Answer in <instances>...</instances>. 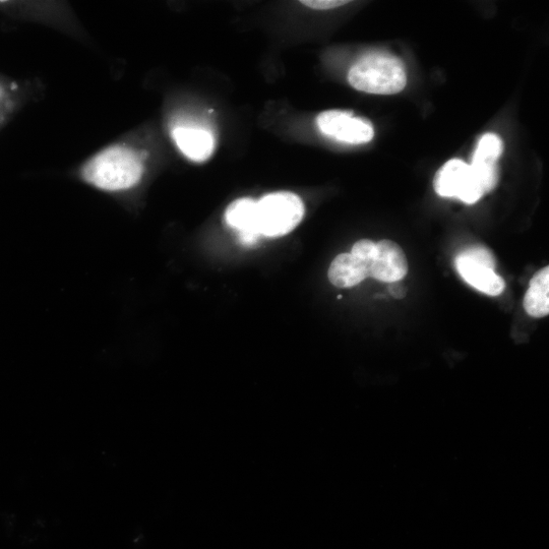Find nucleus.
Wrapping results in <instances>:
<instances>
[{
  "instance_id": "15",
  "label": "nucleus",
  "mask_w": 549,
  "mask_h": 549,
  "mask_svg": "<svg viewBox=\"0 0 549 549\" xmlns=\"http://www.w3.org/2000/svg\"><path fill=\"white\" fill-rule=\"evenodd\" d=\"M348 3L349 2H343V0H305V2H301L302 5L319 11L333 10L345 6Z\"/></svg>"
},
{
  "instance_id": "10",
  "label": "nucleus",
  "mask_w": 549,
  "mask_h": 549,
  "mask_svg": "<svg viewBox=\"0 0 549 549\" xmlns=\"http://www.w3.org/2000/svg\"><path fill=\"white\" fill-rule=\"evenodd\" d=\"M456 268L461 277L472 287L491 296L503 293L506 283L495 270L458 256Z\"/></svg>"
},
{
  "instance_id": "4",
  "label": "nucleus",
  "mask_w": 549,
  "mask_h": 549,
  "mask_svg": "<svg viewBox=\"0 0 549 549\" xmlns=\"http://www.w3.org/2000/svg\"><path fill=\"white\" fill-rule=\"evenodd\" d=\"M434 187L439 196L458 198L469 205L475 204L484 195L470 165L459 159L448 161L438 171Z\"/></svg>"
},
{
  "instance_id": "12",
  "label": "nucleus",
  "mask_w": 549,
  "mask_h": 549,
  "mask_svg": "<svg viewBox=\"0 0 549 549\" xmlns=\"http://www.w3.org/2000/svg\"><path fill=\"white\" fill-rule=\"evenodd\" d=\"M524 309L533 318H543L549 313V268L537 272L530 281L524 297Z\"/></svg>"
},
{
  "instance_id": "2",
  "label": "nucleus",
  "mask_w": 549,
  "mask_h": 549,
  "mask_svg": "<svg viewBox=\"0 0 549 549\" xmlns=\"http://www.w3.org/2000/svg\"><path fill=\"white\" fill-rule=\"evenodd\" d=\"M348 81L354 89L361 92L393 95L406 87L407 76L398 57L375 53L356 61L349 71Z\"/></svg>"
},
{
  "instance_id": "13",
  "label": "nucleus",
  "mask_w": 549,
  "mask_h": 549,
  "mask_svg": "<svg viewBox=\"0 0 549 549\" xmlns=\"http://www.w3.org/2000/svg\"><path fill=\"white\" fill-rule=\"evenodd\" d=\"M463 258H466L474 263L484 265L488 268L495 270L496 261L495 257L490 250H487L480 246L470 247L465 249L460 255Z\"/></svg>"
},
{
  "instance_id": "8",
  "label": "nucleus",
  "mask_w": 549,
  "mask_h": 549,
  "mask_svg": "<svg viewBox=\"0 0 549 549\" xmlns=\"http://www.w3.org/2000/svg\"><path fill=\"white\" fill-rule=\"evenodd\" d=\"M227 224L239 231V239L246 246H252L261 236L258 224V202L239 199L231 203L225 213Z\"/></svg>"
},
{
  "instance_id": "9",
  "label": "nucleus",
  "mask_w": 549,
  "mask_h": 549,
  "mask_svg": "<svg viewBox=\"0 0 549 549\" xmlns=\"http://www.w3.org/2000/svg\"><path fill=\"white\" fill-rule=\"evenodd\" d=\"M171 137L180 152L195 162L206 161L213 154L215 141L209 131L192 126H177L173 128Z\"/></svg>"
},
{
  "instance_id": "1",
  "label": "nucleus",
  "mask_w": 549,
  "mask_h": 549,
  "mask_svg": "<svg viewBox=\"0 0 549 549\" xmlns=\"http://www.w3.org/2000/svg\"><path fill=\"white\" fill-rule=\"evenodd\" d=\"M145 173L142 154L126 145L109 146L89 159L81 169L88 185L104 193H126L136 188Z\"/></svg>"
},
{
  "instance_id": "14",
  "label": "nucleus",
  "mask_w": 549,
  "mask_h": 549,
  "mask_svg": "<svg viewBox=\"0 0 549 549\" xmlns=\"http://www.w3.org/2000/svg\"><path fill=\"white\" fill-rule=\"evenodd\" d=\"M376 252L377 243L369 239H362L354 244L350 254L368 264L370 268H372Z\"/></svg>"
},
{
  "instance_id": "16",
  "label": "nucleus",
  "mask_w": 549,
  "mask_h": 549,
  "mask_svg": "<svg viewBox=\"0 0 549 549\" xmlns=\"http://www.w3.org/2000/svg\"><path fill=\"white\" fill-rule=\"evenodd\" d=\"M390 293L396 298H403L406 295V290L399 282L391 283L389 288Z\"/></svg>"
},
{
  "instance_id": "3",
  "label": "nucleus",
  "mask_w": 549,
  "mask_h": 549,
  "mask_svg": "<svg viewBox=\"0 0 549 549\" xmlns=\"http://www.w3.org/2000/svg\"><path fill=\"white\" fill-rule=\"evenodd\" d=\"M301 199L287 192L270 194L258 202V224L261 235L280 237L291 232L302 220Z\"/></svg>"
},
{
  "instance_id": "11",
  "label": "nucleus",
  "mask_w": 549,
  "mask_h": 549,
  "mask_svg": "<svg viewBox=\"0 0 549 549\" xmlns=\"http://www.w3.org/2000/svg\"><path fill=\"white\" fill-rule=\"evenodd\" d=\"M371 268L352 254L338 256L330 266L329 280L339 288H349L370 277Z\"/></svg>"
},
{
  "instance_id": "7",
  "label": "nucleus",
  "mask_w": 549,
  "mask_h": 549,
  "mask_svg": "<svg viewBox=\"0 0 549 549\" xmlns=\"http://www.w3.org/2000/svg\"><path fill=\"white\" fill-rule=\"evenodd\" d=\"M407 272V259L398 244L391 240L378 242L370 277L382 282L394 283L401 281Z\"/></svg>"
},
{
  "instance_id": "6",
  "label": "nucleus",
  "mask_w": 549,
  "mask_h": 549,
  "mask_svg": "<svg viewBox=\"0 0 549 549\" xmlns=\"http://www.w3.org/2000/svg\"><path fill=\"white\" fill-rule=\"evenodd\" d=\"M503 149L502 140L494 134L484 135L476 147L470 167L484 194L493 191L497 186V162Z\"/></svg>"
},
{
  "instance_id": "5",
  "label": "nucleus",
  "mask_w": 549,
  "mask_h": 549,
  "mask_svg": "<svg viewBox=\"0 0 549 549\" xmlns=\"http://www.w3.org/2000/svg\"><path fill=\"white\" fill-rule=\"evenodd\" d=\"M317 124L324 135L347 144L369 143L375 136L370 121L355 117L347 111L322 112L317 118Z\"/></svg>"
}]
</instances>
